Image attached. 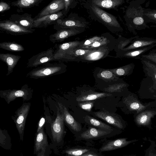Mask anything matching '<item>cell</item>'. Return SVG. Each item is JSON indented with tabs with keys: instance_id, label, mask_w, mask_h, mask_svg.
I'll list each match as a JSON object with an SVG mask.
<instances>
[{
	"instance_id": "obj_7",
	"label": "cell",
	"mask_w": 156,
	"mask_h": 156,
	"mask_svg": "<svg viewBox=\"0 0 156 156\" xmlns=\"http://www.w3.org/2000/svg\"><path fill=\"white\" fill-rule=\"evenodd\" d=\"M57 108V117L51 125V129L53 140L58 142L62 140L63 135L64 120L58 107Z\"/></svg>"
},
{
	"instance_id": "obj_1",
	"label": "cell",
	"mask_w": 156,
	"mask_h": 156,
	"mask_svg": "<svg viewBox=\"0 0 156 156\" xmlns=\"http://www.w3.org/2000/svg\"><path fill=\"white\" fill-rule=\"evenodd\" d=\"M66 66L61 62H48L35 68L29 72L27 77L37 79L59 74L65 70Z\"/></svg>"
},
{
	"instance_id": "obj_30",
	"label": "cell",
	"mask_w": 156,
	"mask_h": 156,
	"mask_svg": "<svg viewBox=\"0 0 156 156\" xmlns=\"http://www.w3.org/2000/svg\"><path fill=\"white\" fill-rule=\"evenodd\" d=\"M0 48L13 52L22 51L25 49L21 44L15 42L11 41H5L0 43Z\"/></svg>"
},
{
	"instance_id": "obj_44",
	"label": "cell",
	"mask_w": 156,
	"mask_h": 156,
	"mask_svg": "<svg viewBox=\"0 0 156 156\" xmlns=\"http://www.w3.org/2000/svg\"><path fill=\"white\" fill-rule=\"evenodd\" d=\"M45 150L42 149L41 151L39 152L37 156H45L44 155Z\"/></svg>"
},
{
	"instance_id": "obj_6",
	"label": "cell",
	"mask_w": 156,
	"mask_h": 156,
	"mask_svg": "<svg viewBox=\"0 0 156 156\" xmlns=\"http://www.w3.org/2000/svg\"><path fill=\"white\" fill-rule=\"evenodd\" d=\"M129 13L132 14V27L134 29L137 30H141L146 28H149V27L146 25L143 18L144 8L139 4H136L135 2V5H133L132 8L130 9Z\"/></svg>"
},
{
	"instance_id": "obj_17",
	"label": "cell",
	"mask_w": 156,
	"mask_h": 156,
	"mask_svg": "<svg viewBox=\"0 0 156 156\" xmlns=\"http://www.w3.org/2000/svg\"><path fill=\"white\" fill-rule=\"evenodd\" d=\"M155 44L156 39L147 37H140L138 36L131 41L130 45L122 49V51H126Z\"/></svg>"
},
{
	"instance_id": "obj_29",
	"label": "cell",
	"mask_w": 156,
	"mask_h": 156,
	"mask_svg": "<svg viewBox=\"0 0 156 156\" xmlns=\"http://www.w3.org/2000/svg\"><path fill=\"white\" fill-rule=\"evenodd\" d=\"M84 120L88 124L104 130L111 132L113 130L111 126L90 116L86 115Z\"/></svg>"
},
{
	"instance_id": "obj_34",
	"label": "cell",
	"mask_w": 156,
	"mask_h": 156,
	"mask_svg": "<svg viewBox=\"0 0 156 156\" xmlns=\"http://www.w3.org/2000/svg\"><path fill=\"white\" fill-rule=\"evenodd\" d=\"M126 84L120 83L109 85L108 87L104 88V90L109 93L120 92H122L126 86Z\"/></svg>"
},
{
	"instance_id": "obj_37",
	"label": "cell",
	"mask_w": 156,
	"mask_h": 156,
	"mask_svg": "<svg viewBox=\"0 0 156 156\" xmlns=\"http://www.w3.org/2000/svg\"><path fill=\"white\" fill-rule=\"evenodd\" d=\"M89 150L87 149H73L67 150L66 154L69 155L73 156H80L88 152Z\"/></svg>"
},
{
	"instance_id": "obj_25",
	"label": "cell",
	"mask_w": 156,
	"mask_h": 156,
	"mask_svg": "<svg viewBox=\"0 0 156 156\" xmlns=\"http://www.w3.org/2000/svg\"><path fill=\"white\" fill-rule=\"evenodd\" d=\"M112 95L110 94L105 93L87 92L77 97L76 101L79 102L89 101Z\"/></svg>"
},
{
	"instance_id": "obj_35",
	"label": "cell",
	"mask_w": 156,
	"mask_h": 156,
	"mask_svg": "<svg viewBox=\"0 0 156 156\" xmlns=\"http://www.w3.org/2000/svg\"><path fill=\"white\" fill-rule=\"evenodd\" d=\"M109 41L106 37H103L99 41H96L92 44L82 48L84 49H93L106 46Z\"/></svg>"
},
{
	"instance_id": "obj_8",
	"label": "cell",
	"mask_w": 156,
	"mask_h": 156,
	"mask_svg": "<svg viewBox=\"0 0 156 156\" xmlns=\"http://www.w3.org/2000/svg\"><path fill=\"white\" fill-rule=\"evenodd\" d=\"M64 0H55L44 8L34 18L35 20L44 16L57 13L64 9Z\"/></svg>"
},
{
	"instance_id": "obj_3",
	"label": "cell",
	"mask_w": 156,
	"mask_h": 156,
	"mask_svg": "<svg viewBox=\"0 0 156 156\" xmlns=\"http://www.w3.org/2000/svg\"><path fill=\"white\" fill-rule=\"evenodd\" d=\"M54 49L51 48L34 55L28 60L27 67L36 68L45 63L56 61L54 58Z\"/></svg>"
},
{
	"instance_id": "obj_46",
	"label": "cell",
	"mask_w": 156,
	"mask_h": 156,
	"mask_svg": "<svg viewBox=\"0 0 156 156\" xmlns=\"http://www.w3.org/2000/svg\"><path fill=\"white\" fill-rule=\"evenodd\" d=\"M153 65H154V67L156 68V64H155L154 63H153Z\"/></svg>"
},
{
	"instance_id": "obj_40",
	"label": "cell",
	"mask_w": 156,
	"mask_h": 156,
	"mask_svg": "<svg viewBox=\"0 0 156 156\" xmlns=\"http://www.w3.org/2000/svg\"><path fill=\"white\" fill-rule=\"evenodd\" d=\"M11 8L10 5L8 3L1 1L0 2V12L3 13L4 12L9 10Z\"/></svg>"
},
{
	"instance_id": "obj_11",
	"label": "cell",
	"mask_w": 156,
	"mask_h": 156,
	"mask_svg": "<svg viewBox=\"0 0 156 156\" xmlns=\"http://www.w3.org/2000/svg\"><path fill=\"white\" fill-rule=\"evenodd\" d=\"M64 16L63 10L57 13L44 16L34 20L33 28L46 27L50 25H55L58 20L63 19Z\"/></svg>"
},
{
	"instance_id": "obj_20",
	"label": "cell",
	"mask_w": 156,
	"mask_h": 156,
	"mask_svg": "<svg viewBox=\"0 0 156 156\" xmlns=\"http://www.w3.org/2000/svg\"><path fill=\"white\" fill-rule=\"evenodd\" d=\"M126 138H120L111 141L102 147L100 149L101 151H105L114 150L125 147L137 140L127 141Z\"/></svg>"
},
{
	"instance_id": "obj_39",
	"label": "cell",
	"mask_w": 156,
	"mask_h": 156,
	"mask_svg": "<svg viewBox=\"0 0 156 156\" xmlns=\"http://www.w3.org/2000/svg\"><path fill=\"white\" fill-rule=\"evenodd\" d=\"M78 105L82 109L90 112L94 105V103L91 101H86L85 102L79 103Z\"/></svg>"
},
{
	"instance_id": "obj_23",
	"label": "cell",
	"mask_w": 156,
	"mask_h": 156,
	"mask_svg": "<svg viewBox=\"0 0 156 156\" xmlns=\"http://www.w3.org/2000/svg\"><path fill=\"white\" fill-rule=\"evenodd\" d=\"M156 115L154 111L147 110L141 112L136 116L135 122L139 126H147L150 124L151 119Z\"/></svg>"
},
{
	"instance_id": "obj_16",
	"label": "cell",
	"mask_w": 156,
	"mask_h": 156,
	"mask_svg": "<svg viewBox=\"0 0 156 156\" xmlns=\"http://www.w3.org/2000/svg\"><path fill=\"white\" fill-rule=\"evenodd\" d=\"M58 107L64 117V120L73 130L78 132L81 129L80 124L68 112L66 107L62 103H58Z\"/></svg>"
},
{
	"instance_id": "obj_43",
	"label": "cell",
	"mask_w": 156,
	"mask_h": 156,
	"mask_svg": "<svg viewBox=\"0 0 156 156\" xmlns=\"http://www.w3.org/2000/svg\"><path fill=\"white\" fill-rule=\"evenodd\" d=\"M147 156H156V152L153 149H150L148 153Z\"/></svg>"
},
{
	"instance_id": "obj_22",
	"label": "cell",
	"mask_w": 156,
	"mask_h": 156,
	"mask_svg": "<svg viewBox=\"0 0 156 156\" xmlns=\"http://www.w3.org/2000/svg\"><path fill=\"white\" fill-rule=\"evenodd\" d=\"M156 46V44L126 51H123L121 56L129 58L140 59L142 55Z\"/></svg>"
},
{
	"instance_id": "obj_27",
	"label": "cell",
	"mask_w": 156,
	"mask_h": 156,
	"mask_svg": "<svg viewBox=\"0 0 156 156\" xmlns=\"http://www.w3.org/2000/svg\"><path fill=\"white\" fill-rule=\"evenodd\" d=\"M43 0H19L10 3L11 5L17 7L20 10L38 6Z\"/></svg>"
},
{
	"instance_id": "obj_13",
	"label": "cell",
	"mask_w": 156,
	"mask_h": 156,
	"mask_svg": "<svg viewBox=\"0 0 156 156\" xmlns=\"http://www.w3.org/2000/svg\"><path fill=\"white\" fill-rule=\"evenodd\" d=\"M80 28H67L60 30L50 35L49 40L53 43L62 42L66 38L81 33Z\"/></svg>"
},
{
	"instance_id": "obj_32",
	"label": "cell",
	"mask_w": 156,
	"mask_h": 156,
	"mask_svg": "<svg viewBox=\"0 0 156 156\" xmlns=\"http://www.w3.org/2000/svg\"><path fill=\"white\" fill-rule=\"evenodd\" d=\"M135 65L131 63L126 66L110 70L116 76H125L128 75L132 72Z\"/></svg>"
},
{
	"instance_id": "obj_26",
	"label": "cell",
	"mask_w": 156,
	"mask_h": 156,
	"mask_svg": "<svg viewBox=\"0 0 156 156\" xmlns=\"http://www.w3.org/2000/svg\"><path fill=\"white\" fill-rule=\"evenodd\" d=\"M123 1L122 0H93L91 3L100 8L113 9L121 5Z\"/></svg>"
},
{
	"instance_id": "obj_41",
	"label": "cell",
	"mask_w": 156,
	"mask_h": 156,
	"mask_svg": "<svg viewBox=\"0 0 156 156\" xmlns=\"http://www.w3.org/2000/svg\"><path fill=\"white\" fill-rule=\"evenodd\" d=\"M72 1H73L71 0H64L65 8L63 10V12L64 16L67 13Z\"/></svg>"
},
{
	"instance_id": "obj_4",
	"label": "cell",
	"mask_w": 156,
	"mask_h": 156,
	"mask_svg": "<svg viewBox=\"0 0 156 156\" xmlns=\"http://www.w3.org/2000/svg\"><path fill=\"white\" fill-rule=\"evenodd\" d=\"M30 103H24L15 112L12 119L15 122L16 128L20 135L23 134L26 119L29 112Z\"/></svg>"
},
{
	"instance_id": "obj_18",
	"label": "cell",
	"mask_w": 156,
	"mask_h": 156,
	"mask_svg": "<svg viewBox=\"0 0 156 156\" xmlns=\"http://www.w3.org/2000/svg\"><path fill=\"white\" fill-rule=\"evenodd\" d=\"M82 41H70L61 44H56L54 48V58L57 61V58L68 50L78 48Z\"/></svg>"
},
{
	"instance_id": "obj_45",
	"label": "cell",
	"mask_w": 156,
	"mask_h": 156,
	"mask_svg": "<svg viewBox=\"0 0 156 156\" xmlns=\"http://www.w3.org/2000/svg\"><path fill=\"white\" fill-rule=\"evenodd\" d=\"M80 156H98L95 154L91 153H86L82 154Z\"/></svg>"
},
{
	"instance_id": "obj_14",
	"label": "cell",
	"mask_w": 156,
	"mask_h": 156,
	"mask_svg": "<svg viewBox=\"0 0 156 156\" xmlns=\"http://www.w3.org/2000/svg\"><path fill=\"white\" fill-rule=\"evenodd\" d=\"M86 25L79 20L69 17L58 20L54 26V29L57 31L65 29L84 27Z\"/></svg>"
},
{
	"instance_id": "obj_38",
	"label": "cell",
	"mask_w": 156,
	"mask_h": 156,
	"mask_svg": "<svg viewBox=\"0 0 156 156\" xmlns=\"http://www.w3.org/2000/svg\"><path fill=\"white\" fill-rule=\"evenodd\" d=\"M103 37L98 36H94L93 37L87 39L84 41H82L80 45L78 47L79 48H82L90 45L96 41L100 40L102 39Z\"/></svg>"
},
{
	"instance_id": "obj_10",
	"label": "cell",
	"mask_w": 156,
	"mask_h": 156,
	"mask_svg": "<svg viewBox=\"0 0 156 156\" xmlns=\"http://www.w3.org/2000/svg\"><path fill=\"white\" fill-rule=\"evenodd\" d=\"M109 52L108 47L105 46L93 49L84 56L77 58V61L93 62L106 57Z\"/></svg>"
},
{
	"instance_id": "obj_28",
	"label": "cell",
	"mask_w": 156,
	"mask_h": 156,
	"mask_svg": "<svg viewBox=\"0 0 156 156\" xmlns=\"http://www.w3.org/2000/svg\"><path fill=\"white\" fill-rule=\"evenodd\" d=\"M48 145L47 136L42 128L37 135L35 142V150L36 152L41 150H45Z\"/></svg>"
},
{
	"instance_id": "obj_42",
	"label": "cell",
	"mask_w": 156,
	"mask_h": 156,
	"mask_svg": "<svg viewBox=\"0 0 156 156\" xmlns=\"http://www.w3.org/2000/svg\"><path fill=\"white\" fill-rule=\"evenodd\" d=\"M45 119L44 117L41 118L38 124V128L37 130V132H38L42 129L45 122Z\"/></svg>"
},
{
	"instance_id": "obj_31",
	"label": "cell",
	"mask_w": 156,
	"mask_h": 156,
	"mask_svg": "<svg viewBox=\"0 0 156 156\" xmlns=\"http://www.w3.org/2000/svg\"><path fill=\"white\" fill-rule=\"evenodd\" d=\"M98 78L106 82L117 81L119 77L115 76L110 69H101L97 74Z\"/></svg>"
},
{
	"instance_id": "obj_12",
	"label": "cell",
	"mask_w": 156,
	"mask_h": 156,
	"mask_svg": "<svg viewBox=\"0 0 156 156\" xmlns=\"http://www.w3.org/2000/svg\"><path fill=\"white\" fill-rule=\"evenodd\" d=\"M9 20L27 29H33L34 20L30 14L26 13L21 15L12 14L10 16Z\"/></svg>"
},
{
	"instance_id": "obj_33",
	"label": "cell",
	"mask_w": 156,
	"mask_h": 156,
	"mask_svg": "<svg viewBox=\"0 0 156 156\" xmlns=\"http://www.w3.org/2000/svg\"><path fill=\"white\" fill-rule=\"evenodd\" d=\"M143 18L146 23H156V9L144 8Z\"/></svg>"
},
{
	"instance_id": "obj_24",
	"label": "cell",
	"mask_w": 156,
	"mask_h": 156,
	"mask_svg": "<svg viewBox=\"0 0 156 156\" xmlns=\"http://www.w3.org/2000/svg\"><path fill=\"white\" fill-rule=\"evenodd\" d=\"M110 133V131L91 127L82 133L80 137L85 139H93L105 136Z\"/></svg>"
},
{
	"instance_id": "obj_9",
	"label": "cell",
	"mask_w": 156,
	"mask_h": 156,
	"mask_svg": "<svg viewBox=\"0 0 156 156\" xmlns=\"http://www.w3.org/2000/svg\"><path fill=\"white\" fill-rule=\"evenodd\" d=\"M91 8L95 15L106 25L112 27H120L118 21L113 15L92 4Z\"/></svg>"
},
{
	"instance_id": "obj_36",
	"label": "cell",
	"mask_w": 156,
	"mask_h": 156,
	"mask_svg": "<svg viewBox=\"0 0 156 156\" xmlns=\"http://www.w3.org/2000/svg\"><path fill=\"white\" fill-rule=\"evenodd\" d=\"M141 58L147 60L156 64V49H152L149 51L147 54L142 55Z\"/></svg>"
},
{
	"instance_id": "obj_21",
	"label": "cell",
	"mask_w": 156,
	"mask_h": 156,
	"mask_svg": "<svg viewBox=\"0 0 156 156\" xmlns=\"http://www.w3.org/2000/svg\"><path fill=\"white\" fill-rule=\"evenodd\" d=\"M124 102L130 111H135L136 113L141 112L149 105H144L137 99L130 96L125 98Z\"/></svg>"
},
{
	"instance_id": "obj_15",
	"label": "cell",
	"mask_w": 156,
	"mask_h": 156,
	"mask_svg": "<svg viewBox=\"0 0 156 156\" xmlns=\"http://www.w3.org/2000/svg\"><path fill=\"white\" fill-rule=\"evenodd\" d=\"M97 117L119 128H123V124L119 117L115 114L105 110L94 112Z\"/></svg>"
},
{
	"instance_id": "obj_19",
	"label": "cell",
	"mask_w": 156,
	"mask_h": 156,
	"mask_svg": "<svg viewBox=\"0 0 156 156\" xmlns=\"http://www.w3.org/2000/svg\"><path fill=\"white\" fill-rule=\"evenodd\" d=\"M21 56L10 53H1L0 59L5 63L8 66L6 76H8L13 72V70Z\"/></svg>"
},
{
	"instance_id": "obj_5",
	"label": "cell",
	"mask_w": 156,
	"mask_h": 156,
	"mask_svg": "<svg viewBox=\"0 0 156 156\" xmlns=\"http://www.w3.org/2000/svg\"><path fill=\"white\" fill-rule=\"evenodd\" d=\"M0 30L4 33L13 35H20L33 33L35 30H28L24 28L9 20L0 22Z\"/></svg>"
},
{
	"instance_id": "obj_2",
	"label": "cell",
	"mask_w": 156,
	"mask_h": 156,
	"mask_svg": "<svg viewBox=\"0 0 156 156\" xmlns=\"http://www.w3.org/2000/svg\"><path fill=\"white\" fill-rule=\"evenodd\" d=\"M33 90L27 84L20 89H8L0 91V97L4 98L7 104L18 97H21L23 101H28L31 99Z\"/></svg>"
}]
</instances>
